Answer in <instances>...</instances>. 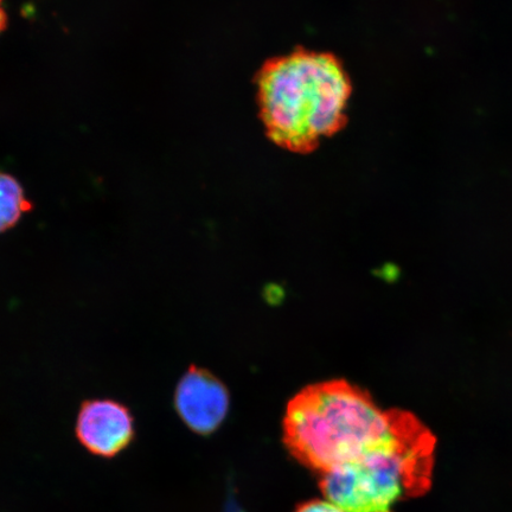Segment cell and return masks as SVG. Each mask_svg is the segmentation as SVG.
Masks as SVG:
<instances>
[{"label":"cell","instance_id":"obj_8","mask_svg":"<svg viewBox=\"0 0 512 512\" xmlns=\"http://www.w3.org/2000/svg\"><path fill=\"white\" fill-rule=\"evenodd\" d=\"M8 25V15L4 10L3 0H0V32H3Z\"/></svg>","mask_w":512,"mask_h":512},{"label":"cell","instance_id":"obj_5","mask_svg":"<svg viewBox=\"0 0 512 512\" xmlns=\"http://www.w3.org/2000/svg\"><path fill=\"white\" fill-rule=\"evenodd\" d=\"M229 403L228 389L207 369L191 366L177 383L176 412L196 434H213L226 419Z\"/></svg>","mask_w":512,"mask_h":512},{"label":"cell","instance_id":"obj_7","mask_svg":"<svg viewBox=\"0 0 512 512\" xmlns=\"http://www.w3.org/2000/svg\"><path fill=\"white\" fill-rule=\"evenodd\" d=\"M296 512H345L330 501H312L300 505Z\"/></svg>","mask_w":512,"mask_h":512},{"label":"cell","instance_id":"obj_6","mask_svg":"<svg viewBox=\"0 0 512 512\" xmlns=\"http://www.w3.org/2000/svg\"><path fill=\"white\" fill-rule=\"evenodd\" d=\"M34 210L24 189L14 176L0 172V234L9 232Z\"/></svg>","mask_w":512,"mask_h":512},{"label":"cell","instance_id":"obj_1","mask_svg":"<svg viewBox=\"0 0 512 512\" xmlns=\"http://www.w3.org/2000/svg\"><path fill=\"white\" fill-rule=\"evenodd\" d=\"M267 137L294 153H310L347 125L352 86L337 56L298 49L268 60L256 75Z\"/></svg>","mask_w":512,"mask_h":512},{"label":"cell","instance_id":"obj_2","mask_svg":"<svg viewBox=\"0 0 512 512\" xmlns=\"http://www.w3.org/2000/svg\"><path fill=\"white\" fill-rule=\"evenodd\" d=\"M406 411H383L367 390L347 380L311 384L288 402L284 439L299 462L322 473L387 444Z\"/></svg>","mask_w":512,"mask_h":512},{"label":"cell","instance_id":"obj_4","mask_svg":"<svg viewBox=\"0 0 512 512\" xmlns=\"http://www.w3.org/2000/svg\"><path fill=\"white\" fill-rule=\"evenodd\" d=\"M75 435L95 457L113 459L137 437L136 419L125 403L113 399H88L81 403Z\"/></svg>","mask_w":512,"mask_h":512},{"label":"cell","instance_id":"obj_3","mask_svg":"<svg viewBox=\"0 0 512 512\" xmlns=\"http://www.w3.org/2000/svg\"><path fill=\"white\" fill-rule=\"evenodd\" d=\"M434 446L430 430L406 411L387 444L323 473V494L345 512H393L396 504L426 491Z\"/></svg>","mask_w":512,"mask_h":512}]
</instances>
